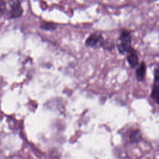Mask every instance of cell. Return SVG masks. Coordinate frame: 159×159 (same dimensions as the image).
<instances>
[{"label": "cell", "instance_id": "cell-1", "mask_svg": "<svg viewBox=\"0 0 159 159\" xmlns=\"http://www.w3.org/2000/svg\"><path fill=\"white\" fill-rule=\"evenodd\" d=\"M131 35L130 33L127 30H123L117 40L116 45L119 52L123 54L131 48Z\"/></svg>", "mask_w": 159, "mask_h": 159}, {"label": "cell", "instance_id": "cell-2", "mask_svg": "<svg viewBox=\"0 0 159 159\" xmlns=\"http://www.w3.org/2000/svg\"><path fill=\"white\" fill-rule=\"evenodd\" d=\"M8 4L10 8L9 11V17L10 18H17L22 15L23 9L20 0H9Z\"/></svg>", "mask_w": 159, "mask_h": 159}, {"label": "cell", "instance_id": "cell-3", "mask_svg": "<svg viewBox=\"0 0 159 159\" xmlns=\"http://www.w3.org/2000/svg\"><path fill=\"white\" fill-rule=\"evenodd\" d=\"M104 38L99 32H95L88 37L86 40V45L91 48L102 47L104 43Z\"/></svg>", "mask_w": 159, "mask_h": 159}, {"label": "cell", "instance_id": "cell-4", "mask_svg": "<svg viewBox=\"0 0 159 159\" xmlns=\"http://www.w3.org/2000/svg\"><path fill=\"white\" fill-rule=\"evenodd\" d=\"M127 59L132 68L135 67L139 63V58L135 50L132 47L127 52Z\"/></svg>", "mask_w": 159, "mask_h": 159}, {"label": "cell", "instance_id": "cell-5", "mask_svg": "<svg viewBox=\"0 0 159 159\" xmlns=\"http://www.w3.org/2000/svg\"><path fill=\"white\" fill-rule=\"evenodd\" d=\"M146 73V65L145 63L142 62L139 67L136 70V77L139 81L143 80Z\"/></svg>", "mask_w": 159, "mask_h": 159}, {"label": "cell", "instance_id": "cell-6", "mask_svg": "<svg viewBox=\"0 0 159 159\" xmlns=\"http://www.w3.org/2000/svg\"><path fill=\"white\" fill-rule=\"evenodd\" d=\"M151 97L157 104H159V82H155L152 88Z\"/></svg>", "mask_w": 159, "mask_h": 159}, {"label": "cell", "instance_id": "cell-7", "mask_svg": "<svg viewBox=\"0 0 159 159\" xmlns=\"http://www.w3.org/2000/svg\"><path fill=\"white\" fill-rule=\"evenodd\" d=\"M141 136H142V134L140 130H135L132 131L130 134V137H129L130 142L132 143H138L141 139Z\"/></svg>", "mask_w": 159, "mask_h": 159}, {"label": "cell", "instance_id": "cell-8", "mask_svg": "<svg viewBox=\"0 0 159 159\" xmlns=\"http://www.w3.org/2000/svg\"><path fill=\"white\" fill-rule=\"evenodd\" d=\"M102 47L103 48H104L105 49H107V50H112L114 48V43L112 42H111L110 40H104Z\"/></svg>", "mask_w": 159, "mask_h": 159}, {"label": "cell", "instance_id": "cell-9", "mask_svg": "<svg viewBox=\"0 0 159 159\" xmlns=\"http://www.w3.org/2000/svg\"><path fill=\"white\" fill-rule=\"evenodd\" d=\"M41 28L45 29V30H53L54 29H55L56 27L51 23H43L41 25Z\"/></svg>", "mask_w": 159, "mask_h": 159}, {"label": "cell", "instance_id": "cell-10", "mask_svg": "<svg viewBox=\"0 0 159 159\" xmlns=\"http://www.w3.org/2000/svg\"><path fill=\"white\" fill-rule=\"evenodd\" d=\"M6 4L4 0H0V16L2 15L6 11Z\"/></svg>", "mask_w": 159, "mask_h": 159}, {"label": "cell", "instance_id": "cell-11", "mask_svg": "<svg viewBox=\"0 0 159 159\" xmlns=\"http://www.w3.org/2000/svg\"><path fill=\"white\" fill-rule=\"evenodd\" d=\"M155 82H159V66L156 67L154 70Z\"/></svg>", "mask_w": 159, "mask_h": 159}, {"label": "cell", "instance_id": "cell-12", "mask_svg": "<svg viewBox=\"0 0 159 159\" xmlns=\"http://www.w3.org/2000/svg\"><path fill=\"white\" fill-rule=\"evenodd\" d=\"M156 1H158V0H156Z\"/></svg>", "mask_w": 159, "mask_h": 159}]
</instances>
